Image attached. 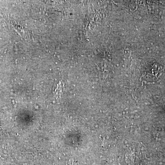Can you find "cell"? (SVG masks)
<instances>
[]
</instances>
